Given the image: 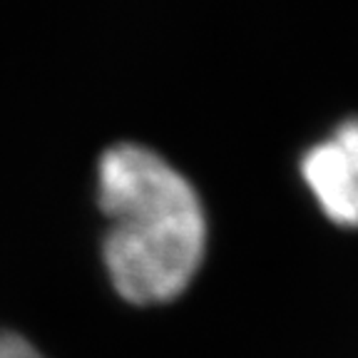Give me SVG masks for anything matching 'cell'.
<instances>
[{
  "instance_id": "cell-2",
  "label": "cell",
  "mask_w": 358,
  "mask_h": 358,
  "mask_svg": "<svg viewBox=\"0 0 358 358\" xmlns=\"http://www.w3.org/2000/svg\"><path fill=\"white\" fill-rule=\"evenodd\" d=\"M301 174L321 212L338 227H358V117L341 122L301 159Z\"/></svg>"
},
{
  "instance_id": "cell-3",
  "label": "cell",
  "mask_w": 358,
  "mask_h": 358,
  "mask_svg": "<svg viewBox=\"0 0 358 358\" xmlns=\"http://www.w3.org/2000/svg\"><path fill=\"white\" fill-rule=\"evenodd\" d=\"M0 358H45L35 343L15 331H0Z\"/></svg>"
},
{
  "instance_id": "cell-1",
  "label": "cell",
  "mask_w": 358,
  "mask_h": 358,
  "mask_svg": "<svg viewBox=\"0 0 358 358\" xmlns=\"http://www.w3.org/2000/svg\"><path fill=\"white\" fill-rule=\"evenodd\" d=\"M102 257L124 301L159 306L194 281L207 252V214L192 182L159 152L120 142L100 157Z\"/></svg>"
}]
</instances>
